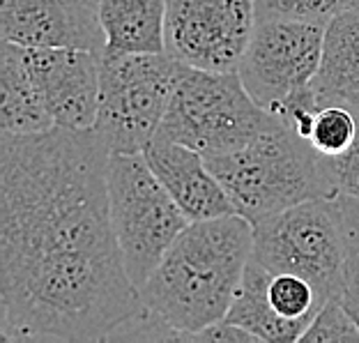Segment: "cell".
<instances>
[{"mask_svg":"<svg viewBox=\"0 0 359 343\" xmlns=\"http://www.w3.org/2000/svg\"><path fill=\"white\" fill-rule=\"evenodd\" d=\"M111 152L95 129L0 138V337L109 341L143 307L109 206Z\"/></svg>","mask_w":359,"mask_h":343,"instance_id":"cell-1","label":"cell"},{"mask_svg":"<svg viewBox=\"0 0 359 343\" xmlns=\"http://www.w3.org/2000/svg\"><path fill=\"white\" fill-rule=\"evenodd\" d=\"M251 256L254 226L238 212L191 222L143 283V307L182 330L187 343H217V323L238 295Z\"/></svg>","mask_w":359,"mask_h":343,"instance_id":"cell-2","label":"cell"},{"mask_svg":"<svg viewBox=\"0 0 359 343\" xmlns=\"http://www.w3.org/2000/svg\"><path fill=\"white\" fill-rule=\"evenodd\" d=\"M205 161L251 226L304 201L334 196L323 157L279 118L247 145Z\"/></svg>","mask_w":359,"mask_h":343,"instance_id":"cell-3","label":"cell"},{"mask_svg":"<svg viewBox=\"0 0 359 343\" xmlns=\"http://www.w3.org/2000/svg\"><path fill=\"white\" fill-rule=\"evenodd\" d=\"M272 120V113L254 102L238 72H208L177 62L157 134L203 157H215L247 145Z\"/></svg>","mask_w":359,"mask_h":343,"instance_id":"cell-4","label":"cell"},{"mask_svg":"<svg viewBox=\"0 0 359 343\" xmlns=\"http://www.w3.org/2000/svg\"><path fill=\"white\" fill-rule=\"evenodd\" d=\"M109 206L125 267L141 290L191 222L154 175L143 152L109 157Z\"/></svg>","mask_w":359,"mask_h":343,"instance_id":"cell-5","label":"cell"},{"mask_svg":"<svg viewBox=\"0 0 359 343\" xmlns=\"http://www.w3.org/2000/svg\"><path fill=\"white\" fill-rule=\"evenodd\" d=\"M254 260L272 274H297L325 302L348 283L337 196L292 206L254 226Z\"/></svg>","mask_w":359,"mask_h":343,"instance_id":"cell-6","label":"cell"},{"mask_svg":"<svg viewBox=\"0 0 359 343\" xmlns=\"http://www.w3.org/2000/svg\"><path fill=\"white\" fill-rule=\"evenodd\" d=\"M177 60L168 53H102L95 132L111 154L143 152L164 122Z\"/></svg>","mask_w":359,"mask_h":343,"instance_id":"cell-7","label":"cell"},{"mask_svg":"<svg viewBox=\"0 0 359 343\" xmlns=\"http://www.w3.org/2000/svg\"><path fill=\"white\" fill-rule=\"evenodd\" d=\"M256 26V0H168L166 53L196 69L238 72Z\"/></svg>","mask_w":359,"mask_h":343,"instance_id":"cell-8","label":"cell"},{"mask_svg":"<svg viewBox=\"0 0 359 343\" xmlns=\"http://www.w3.org/2000/svg\"><path fill=\"white\" fill-rule=\"evenodd\" d=\"M325 23L258 21L238 74L258 106L272 113L313 83L320 67Z\"/></svg>","mask_w":359,"mask_h":343,"instance_id":"cell-9","label":"cell"},{"mask_svg":"<svg viewBox=\"0 0 359 343\" xmlns=\"http://www.w3.org/2000/svg\"><path fill=\"white\" fill-rule=\"evenodd\" d=\"M5 42L26 48H88L106 51L100 0H0Z\"/></svg>","mask_w":359,"mask_h":343,"instance_id":"cell-10","label":"cell"},{"mask_svg":"<svg viewBox=\"0 0 359 343\" xmlns=\"http://www.w3.org/2000/svg\"><path fill=\"white\" fill-rule=\"evenodd\" d=\"M26 58L55 125L93 129L100 106L102 55L88 48L39 46L26 48Z\"/></svg>","mask_w":359,"mask_h":343,"instance_id":"cell-11","label":"cell"},{"mask_svg":"<svg viewBox=\"0 0 359 343\" xmlns=\"http://www.w3.org/2000/svg\"><path fill=\"white\" fill-rule=\"evenodd\" d=\"M143 154L189 222L238 212L201 152L157 134L145 145Z\"/></svg>","mask_w":359,"mask_h":343,"instance_id":"cell-12","label":"cell"},{"mask_svg":"<svg viewBox=\"0 0 359 343\" xmlns=\"http://www.w3.org/2000/svg\"><path fill=\"white\" fill-rule=\"evenodd\" d=\"M0 127L5 134H42L55 127L30 72L26 48L5 39L0 48Z\"/></svg>","mask_w":359,"mask_h":343,"instance_id":"cell-13","label":"cell"},{"mask_svg":"<svg viewBox=\"0 0 359 343\" xmlns=\"http://www.w3.org/2000/svg\"><path fill=\"white\" fill-rule=\"evenodd\" d=\"M311 86L323 104L353 106L359 100V12L341 10L332 16Z\"/></svg>","mask_w":359,"mask_h":343,"instance_id":"cell-14","label":"cell"},{"mask_svg":"<svg viewBox=\"0 0 359 343\" xmlns=\"http://www.w3.org/2000/svg\"><path fill=\"white\" fill-rule=\"evenodd\" d=\"M168 0H100L104 53H166Z\"/></svg>","mask_w":359,"mask_h":343,"instance_id":"cell-15","label":"cell"},{"mask_svg":"<svg viewBox=\"0 0 359 343\" xmlns=\"http://www.w3.org/2000/svg\"><path fill=\"white\" fill-rule=\"evenodd\" d=\"M267 281L269 269L251 258L247 269H244V279L240 283L238 295H235L224 321L247 330L258 341L265 343H299L309 323L285 321L276 314L267 302Z\"/></svg>","mask_w":359,"mask_h":343,"instance_id":"cell-16","label":"cell"},{"mask_svg":"<svg viewBox=\"0 0 359 343\" xmlns=\"http://www.w3.org/2000/svg\"><path fill=\"white\" fill-rule=\"evenodd\" d=\"M357 111L348 104H323L316 111L306 141L320 157H341L357 138Z\"/></svg>","mask_w":359,"mask_h":343,"instance_id":"cell-17","label":"cell"},{"mask_svg":"<svg viewBox=\"0 0 359 343\" xmlns=\"http://www.w3.org/2000/svg\"><path fill=\"white\" fill-rule=\"evenodd\" d=\"M267 302L285 321H304V323H311L318 309L325 304V300L318 295V290L306 279L285 272L279 274L269 272Z\"/></svg>","mask_w":359,"mask_h":343,"instance_id":"cell-18","label":"cell"},{"mask_svg":"<svg viewBox=\"0 0 359 343\" xmlns=\"http://www.w3.org/2000/svg\"><path fill=\"white\" fill-rule=\"evenodd\" d=\"M299 343H359V325L341 295L330 297L318 309Z\"/></svg>","mask_w":359,"mask_h":343,"instance_id":"cell-19","label":"cell"},{"mask_svg":"<svg viewBox=\"0 0 359 343\" xmlns=\"http://www.w3.org/2000/svg\"><path fill=\"white\" fill-rule=\"evenodd\" d=\"M344 10V0H256L258 21H309L327 23Z\"/></svg>","mask_w":359,"mask_h":343,"instance_id":"cell-20","label":"cell"},{"mask_svg":"<svg viewBox=\"0 0 359 343\" xmlns=\"http://www.w3.org/2000/svg\"><path fill=\"white\" fill-rule=\"evenodd\" d=\"M357 111V125H359V109ZM325 170L332 182L334 196L348 194V196H359V127H357V138L353 148L344 152L341 157H323Z\"/></svg>","mask_w":359,"mask_h":343,"instance_id":"cell-21","label":"cell"},{"mask_svg":"<svg viewBox=\"0 0 359 343\" xmlns=\"http://www.w3.org/2000/svg\"><path fill=\"white\" fill-rule=\"evenodd\" d=\"M337 206L341 215L346 244V274L348 281H359V196L339 194Z\"/></svg>","mask_w":359,"mask_h":343,"instance_id":"cell-22","label":"cell"},{"mask_svg":"<svg viewBox=\"0 0 359 343\" xmlns=\"http://www.w3.org/2000/svg\"><path fill=\"white\" fill-rule=\"evenodd\" d=\"M341 300L346 302V307L350 309V314L355 316V321L359 325V281H348L344 292H341Z\"/></svg>","mask_w":359,"mask_h":343,"instance_id":"cell-23","label":"cell"},{"mask_svg":"<svg viewBox=\"0 0 359 343\" xmlns=\"http://www.w3.org/2000/svg\"><path fill=\"white\" fill-rule=\"evenodd\" d=\"M344 10L359 12V0H344Z\"/></svg>","mask_w":359,"mask_h":343,"instance_id":"cell-24","label":"cell"},{"mask_svg":"<svg viewBox=\"0 0 359 343\" xmlns=\"http://www.w3.org/2000/svg\"><path fill=\"white\" fill-rule=\"evenodd\" d=\"M353 109H359V100H357V102L353 104Z\"/></svg>","mask_w":359,"mask_h":343,"instance_id":"cell-25","label":"cell"}]
</instances>
